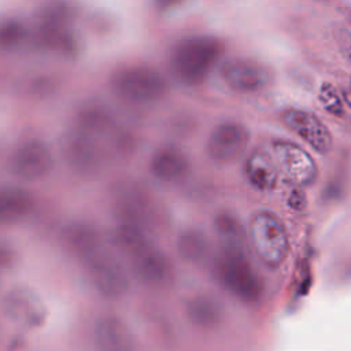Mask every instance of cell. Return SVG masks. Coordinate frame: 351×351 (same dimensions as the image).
Segmentation results:
<instances>
[{
	"label": "cell",
	"instance_id": "14",
	"mask_svg": "<svg viewBox=\"0 0 351 351\" xmlns=\"http://www.w3.org/2000/svg\"><path fill=\"white\" fill-rule=\"evenodd\" d=\"M177 251L184 261L199 265L208 259L210 244L202 232L196 229H186L180 233L177 239Z\"/></svg>",
	"mask_w": 351,
	"mask_h": 351
},
{
	"label": "cell",
	"instance_id": "6",
	"mask_svg": "<svg viewBox=\"0 0 351 351\" xmlns=\"http://www.w3.org/2000/svg\"><path fill=\"white\" fill-rule=\"evenodd\" d=\"M250 143L248 129L237 122L219 123L207 140L208 158L219 165L237 160Z\"/></svg>",
	"mask_w": 351,
	"mask_h": 351
},
{
	"label": "cell",
	"instance_id": "17",
	"mask_svg": "<svg viewBox=\"0 0 351 351\" xmlns=\"http://www.w3.org/2000/svg\"><path fill=\"white\" fill-rule=\"evenodd\" d=\"M26 26L19 19L4 18L0 21V49H15L26 40Z\"/></svg>",
	"mask_w": 351,
	"mask_h": 351
},
{
	"label": "cell",
	"instance_id": "20",
	"mask_svg": "<svg viewBox=\"0 0 351 351\" xmlns=\"http://www.w3.org/2000/svg\"><path fill=\"white\" fill-rule=\"evenodd\" d=\"M341 92H343V100H344L346 104L351 108V80L344 84Z\"/></svg>",
	"mask_w": 351,
	"mask_h": 351
},
{
	"label": "cell",
	"instance_id": "2",
	"mask_svg": "<svg viewBox=\"0 0 351 351\" xmlns=\"http://www.w3.org/2000/svg\"><path fill=\"white\" fill-rule=\"evenodd\" d=\"M223 52L222 43L211 36H192L178 41L170 52V70L185 85H199Z\"/></svg>",
	"mask_w": 351,
	"mask_h": 351
},
{
	"label": "cell",
	"instance_id": "15",
	"mask_svg": "<svg viewBox=\"0 0 351 351\" xmlns=\"http://www.w3.org/2000/svg\"><path fill=\"white\" fill-rule=\"evenodd\" d=\"M75 14V8L70 1L52 0L41 7L37 14L38 26L67 27Z\"/></svg>",
	"mask_w": 351,
	"mask_h": 351
},
{
	"label": "cell",
	"instance_id": "1",
	"mask_svg": "<svg viewBox=\"0 0 351 351\" xmlns=\"http://www.w3.org/2000/svg\"><path fill=\"white\" fill-rule=\"evenodd\" d=\"M214 274L218 282L236 299L255 304L263 295V284L244 247L222 245L214 258Z\"/></svg>",
	"mask_w": 351,
	"mask_h": 351
},
{
	"label": "cell",
	"instance_id": "13",
	"mask_svg": "<svg viewBox=\"0 0 351 351\" xmlns=\"http://www.w3.org/2000/svg\"><path fill=\"white\" fill-rule=\"evenodd\" d=\"M186 315L193 325L202 329H214L222 322L223 310L217 299L199 293L188 300Z\"/></svg>",
	"mask_w": 351,
	"mask_h": 351
},
{
	"label": "cell",
	"instance_id": "18",
	"mask_svg": "<svg viewBox=\"0 0 351 351\" xmlns=\"http://www.w3.org/2000/svg\"><path fill=\"white\" fill-rule=\"evenodd\" d=\"M319 101L324 108L335 115H340L343 112V101L335 88L329 84H324L319 89Z\"/></svg>",
	"mask_w": 351,
	"mask_h": 351
},
{
	"label": "cell",
	"instance_id": "7",
	"mask_svg": "<svg viewBox=\"0 0 351 351\" xmlns=\"http://www.w3.org/2000/svg\"><path fill=\"white\" fill-rule=\"evenodd\" d=\"M219 73L225 84L237 92H258L273 80L265 64L251 59H229L221 66Z\"/></svg>",
	"mask_w": 351,
	"mask_h": 351
},
{
	"label": "cell",
	"instance_id": "5",
	"mask_svg": "<svg viewBox=\"0 0 351 351\" xmlns=\"http://www.w3.org/2000/svg\"><path fill=\"white\" fill-rule=\"evenodd\" d=\"M269 148L278 169V174L285 181L296 186H307L315 181L318 167L304 148L287 140H276Z\"/></svg>",
	"mask_w": 351,
	"mask_h": 351
},
{
	"label": "cell",
	"instance_id": "21",
	"mask_svg": "<svg viewBox=\"0 0 351 351\" xmlns=\"http://www.w3.org/2000/svg\"><path fill=\"white\" fill-rule=\"evenodd\" d=\"M177 1H180V0H156L158 5H159L160 8H169V7H171L174 3H177Z\"/></svg>",
	"mask_w": 351,
	"mask_h": 351
},
{
	"label": "cell",
	"instance_id": "19",
	"mask_svg": "<svg viewBox=\"0 0 351 351\" xmlns=\"http://www.w3.org/2000/svg\"><path fill=\"white\" fill-rule=\"evenodd\" d=\"M80 115L85 123H93L100 125L104 123L108 119V111L107 108L96 101H88L82 106Z\"/></svg>",
	"mask_w": 351,
	"mask_h": 351
},
{
	"label": "cell",
	"instance_id": "9",
	"mask_svg": "<svg viewBox=\"0 0 351 351\" xmlns=\"http://www.w3.org/2000/svg\"><path fill=\"white\" fill-rule=\"evenodd\" d=\"M137 266L147 281L156 287H167L174 281V266L171 261L155 245L137 240L134 248Z\"/></svg>",
	"mask_w": 351,
	"mask_h": 351
},
{
	"label": "cell",
	"instance_id": "8",
	"mask_svg": "<svg viewBox=\"0 0 351 351\" xmlns=\"http://www.w3.org/2000/svg\"><path fill=\"white\" fill-rule=\"evenodd\" d=\"M281 119L289 130L299 136L314 151L319 154L330 151L333 144L332 134L317 115L304 110L289 108L282 112Z\"/></svg>",
	"mask_w": 351,
	"mask_h": 351
},
{
	"label": "cell",
	"instance_id": "12",
	"mask_svg": "<svg viewBox=\"0 0 351 351\" xmlns=\"http://www.w3.org/2000/svg\"><path fill=\"white\" fill-rule=\"evenodd\" d=\"M33 41L41 49L58 52L67 58L78 53L77 37L67 27L37 26V30L33 34Z\"/></svg>",
	"mask_w": 351,
	"mask_h": 351
},
{
	"label": "cell",
	"instance_id": "4",
	"mask_svg": "<svg viewBox=\"0 0 351 351\" xmlns=\"http://www.w3.org/2000/svg\"><path fill=\"white\" fill-rule=\"evenodd\" d=\"M111 90L123 100L132 103H154L167 92L165 78L148 66H125L110 78Z\"/></svg>",
	"mask_w": 351,
	"mask_h": 351
},
{
	"label": "cell",
	"instance_id": "16",
	"mask_svg": "<svg viewBox=\"0 0 351 351\" xmlns=\"http://www.w3.org/2000/svg\"><path fill=\"white\" fill-rule=\"evenodd\" d=\"M215 230L222 241V245L244 247L247 244V233L239 221L230 214L222 213L215 218Z\"/></svg>",
	"mask_w": 351,
	"mask_h": 351
},
{
	"label": "cell",
	"instance_id": "10",
	"mask_svg": "<svg viewBox=\"0 0 351 351\" xmlns=\"http://www.w3.org/2000/svg\"><path fill=\"white\" fill-rule=\"evenodd\" d=\"M244 176L254 188L262 192L276 188L280 174L269 147H259L248 154L244 162Z\"/></svg>",
	"mask_w": 351,
	"mask_h": 351
},
{
	"label": "cell",
	"instance_id": "3",
	"mask_svg": "<svg viewBox=\"0 0 351 351\" xmlns=\"http://www.w3.org/2000/svg\"><path fill=\"white\" fill-rule=\"evenodd\" d=\"M247 243L267 269H278L289 254V236L284 222L266 210L255 211L247 226Z\"/></svg>",
	"mask_w": 351,
	"mask_h": 351
},
{
	"label": "cell",
	"instance_id": "11",
	"mask_svg": "<svg viewBox=\"0 0 351 351\" xmlns=\"http://www.w3.org/2000/svg\"><path fill=\"white\" fill-rule=\"evenodd\" d=\"M151 167L159 181L167 185H177L188 177L191 162L180 148L169 145L155 152Z\"/></svg>",
	"mask_w": 351,
	"mask_h": 351
}]
</instances>
